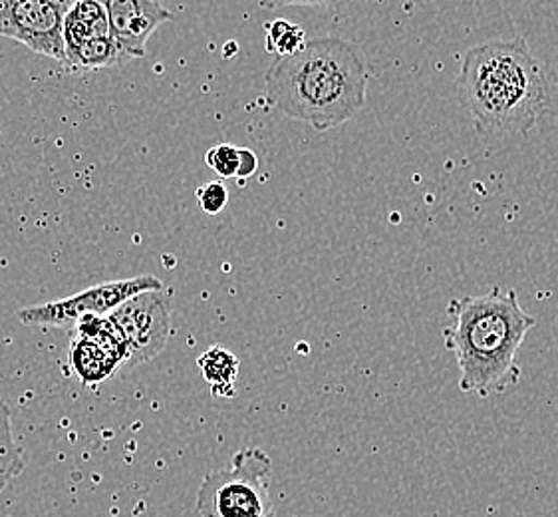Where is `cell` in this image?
<instances>
[{
  "instance_id": "cell-4",
  "label": "cell",
  "mask_w": 558,
  "mask_h": 517,
  "mask_svg": "<svg viewBox=\"0 0 558 517\" xmlns=\"http://www.w3.org/2000/svg\"><path fill=\"white\" fill-rule=\"evenodd\" d=\"M272 461L260 448L236 452L227 470L211 472L197 492L202 517H272Z\"/></svg>"
},
{
  "instance_id": "cell-5",
  "label": "cell",
  "mask_w": 558,
  "mask_h": 517,
  "mask_svg": "<svg viewBox=\"0 0 558 517\" xmlns=\"http://www.w3.org/2000/svg\"><path fill=\"white\" fill-rule=\"evenodd\" d=\"M163 282L154 275H140L132 279L100 282L76 292L66 299H58L50 303L36 304L21 309L16 316L26 326H70L76 325L84 316H106L120 304L144 291H161Z\"/></svg>"
},
{
  "instance_id": "cell-17",
  "label": "cell",
  "mask_w": 558,
  "mask_h": 517,
  "mask_svg": "<svg viewBox=\"0 0 558 517\" xmlns=\"http://www.w3.org/2000/svg\"><path fill=\"white\" fill-rule=\"evenodd\" d=\"M348 0H258V4L267 11H279L287 7H338Z\"/></svg>"
},
{
  "instance_id": "cell-14",
  "label": "cell",
  "mask_w": 558,
  "mask_h": 517,
  "mask_svg": "<svg viewBox=\"0 0 558 517\" xmlns=\"http://www.w3.org/2000/svg\"><path fill=\"white\" fill-rule=\"evenodd\" d=\"M306 43V34L301 26L289 23L284 19H277L267 24V43L265 48L275 57H289L299 52Z\"/></svg>"
},
{
  "instance_id": "cell-1",
  "label": "cell",
  "mask_w": 558,
  "mask_h": 517,
  "mask_svg": "<svg viewBox=\"0 0 558 517\" xmlns=\"http://www.w3.org/2000/svg\"><path fill=\"white\" fill-rule=\"evenodd\" d=\"M265 88L275 110L316 132H328L364 108L368 67L354 43L320 36L306 40L294 55L275 58Z\"/></svg>"
},
{
  "instance_id": "cell-8",
  "label": "cell",
  "mask_w": 558,
  "mask_h": 517,
  "mask_svg": "<svg viewBox=\"0 0 558 517\" xmlns=\"http://www.w3.org/2000/svg\"><path fill=\"white\" fill-rule=\"evenodd\" d=\"M72 328L70 366L84 386L106 383L125 364V342L108 315L84 316Z\"/></svg>"
},
{
  "instance_id": "cell-2",
  "label": "cell",
  "mask_w": 558,
  "mask_h": 517,
  "mask_svg": "<svg viewBox=\"0 0 558 517\" xmlns=\"http://www.w3.org/2000/svg\"><path fill=\"white\" fill-rule=\"evenodd\" d=\"M446 349L459 369V390L477 398L501 396L521 383L519 352L536 326L513 289L493 287L485 294L451 299Z\"/></svg>"
},
{
  "instance_id": "cell-11",
  "label": "cell",
  "mask_w": 558,
  "mask_h": 517,
  "mask_svg": "<svg viewBox=\"0 0 558 517\" xmlns=\"http://www.w3.org/2000/svg\"><path fill=\"white\" fill-rule=\"evenodd\" d=\"M197 364H199L205 383L211 386L215 398L235 396L239 359L231 350H227L225 347H211L203 352Z\"/></svg>"
},
{
  "instance_id": "cell-13",
  "label": "cell",
  "mask_w": 558,
  "mask_h": 517,
  "mask_svg": "<svg viewBox=\"0 0 558 517\" xmlns=\"http://www.w3.org/2000/svg\"><path fill=\"white\" fill-rule=\"evenodd\" d=\"M23 450L14 440L9 405L0 398V495L24 472Z\"/></svg>"
},
{
  "instance_id": "cell-3",
  "label": "cell",
  "mask_w": 558,
  "mask_h": 517,
  "mask_svg": "<svg viewBox=\"0 0 558 517\" xmlns=\"http://www.w3.org/2000/svg\"><path fill=\"white\" fill-rule=\"evenodd\" d=\"M458 82L481 134H526L547 108V68L523 38L473 46L463 57Z\"/></svg>"
},
{
  "instance_id": "cell-7",
  "label": "cell",
  "mask_w": 558,
  "mask_h": 517,
  "mask_svg": "<svg viewBox=\"0 0 558 517\" xmlns=\"http://www.w3.org/2000/svg\"><path fill=\"white\" fill-rule=\"evenodd\" d=\"M122 335L128 360L125 366H137L156 359L168 345L171 333V304L163 289L134 294L108 315Z\"/></svg>"
},
{
  "instance_id": "cell-10",
  "label": "cell",
  "mask_w": 558,
  "mask_h": 517,
  "mask_svg": "<svg viewBox=\"0 0 558 517\" xmlns=\"http://www.w3.org/2000/svg\"><path fill=\"white\" fill-rule=\"evenodd\" d=\"M62 33L66 57L88 40L112 36L110 21L101 0H72L64 14Z\"/></svg>"
},
{
  "instance_id": "cell-6",
  "label": "cell",
  "mask_w": 558,
  "mask_h": 517,
  "mask_svg": "<svg viewBox=\"0 0 558 517\" xmlns=\"http://www.w3.org/2000/svg\"><path fill=\"white\" fill-rule=\"evenodd\" d=\"M72 0H0V36L66 64L64 14Z\"/></svg>"
},
{
  "instance_id": "cell-9",
  "label": "cell",
  "mask_w": 558,
  "mask_h": 517,
  "mask_svg": "<svg viewBox=\"0 0 558 517\" xmlns=\"http://www.w3.org/2000/svg\"><path fill=\"white\" fill-rule=\"evenodd\" d=\"M113 40L128 58L146 57L149 36L173 14L159 0H101Z\"/></svg>"
},
{
  "instance_id": "cell-18",
  "label": "cell",
  "mask_w": 558,
  "mask_h": 517,
  "mask_svg": "<svg viewBox=\"0 0 558 517\" xmlns=\"http://www.w3.org/2000/svg\"><path fill=\"white\" fill-rule=\"evenodd\" d=\"M239 156H241V161H239V171H236L235 180H239V183L243 185L246 180H251L257 173L258 158L257 154L253 149H248V147H239Z\"/></svg>"
},
{
  "instance_id": "cell-15",
  "label": "cell",
  "mask_w": 558,
  "mask_h": 517,
  "mask_svg": "<svg viewBox=\"0 0 558 517\" xmlns=\"http://www.w3.org/2000/svg\"><path fill=\"white\" fill-rule=\"evenodd\" d=\"M207 166L223 180H235L236 171H239V147L231 146V144H219V146L211 147L205 156Z\"/></svg>"
},
{
  "instance_id": "cell-16",
  "label": "cell",
  "mask_w": 558,
  "mask_h": 517,
  "mask_svg": "<svg viewBox=\"0 0 558 517\" xmlns=\"http://www.w3.org/2000/svg\"><path fill=\"white\" fill-rule=\"evenodd\" d=\"M197 203L202 207L203 214L217 215L223 212L229 202V192L221 181H209L202 188H197Z\"/></svg>"
},
{
  "instance_id": "cell-12",
  "label": "cell",
  "mask_w": 558,
  "mask_h": 517,
  "mask_svg": "<svg viewBox=\"0 0 558 517\" xmlns=\"http://www.w3.org/2000/svg\"><path fill=\"white\" fill-rule=\"evenodd\" d=\"M122 48L113 40V36H101L94 38L70 52L66 57V67L74 70H98V68L118 67L128 62Z\"/></svg>"
}]
</instances>
